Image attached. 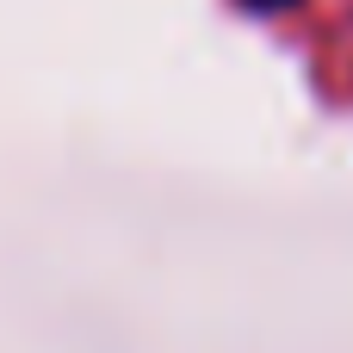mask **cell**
<instances>
[{
  "instance_id": "cell-1",
  "label": "cell",
  "mask_w": 353,
  "mask_h": 353,
  "mask_svg": "<svg viewBox=\"0 0 353 353\" xmlns=\"http://www.w3.org/2000/svg\"><path fill=\"white\" fill-rule=\"evenodd\" d=\"M242 6H248V12H267V19H273V12H292L298 0H242Z\"/></svg>"
}]
</instances>
